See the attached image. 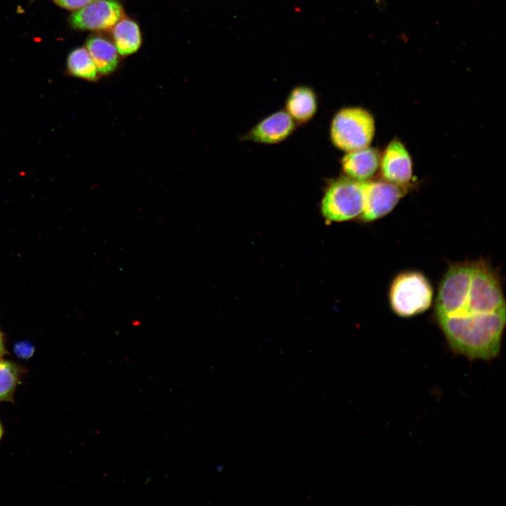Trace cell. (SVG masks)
<instances>
[{"label": "cell", "mask_w": 506, "mask_h": 506, "mask_svg": "<svg viewBox=\"0 0 506 506\" xmlns=\"http://www.w3.org/2000/svg\"><path fill=\"white\" fill-rule=\"evenodd\" d=\"M380 157L379 151L370 146L348 152L341 160L342 171L354 180L369 181L379 169Z\"/></svg>", "instance_id": "9c48e42d"}, {"label": "cell", "mask_w": 506, "mask_h": 506, "mask_svg": "<svg viewBox=\"0 0 506 506\" xmlns=\"http://www.w3.org/2000/svg\"><path fill=\"white\" fill-rule=\"evenodd\" d=\"M31 1H35V0H31Z\"/></svg>", "instance_id": "d6986e66"}, {"label": "cell", "mask_w": 506, "mask_h": 506, "mask_svg": "<svg viewBox=\"0 0 506 506\" xmlns=\"http://www.w3.org/2000/svg\"><path fill=\"white\" fill-rule=\"evenodd\" d=\"M20 372L14 363L0 359V401L13 398Z\"/></svg>", "instance_id": "5bb4252c"}, {"label": "cell", "mask_w": 506, "mask_h": 506, "mask_svg": "<svg viewBox=\"0 0 506 506\" xmlns=\"http://www.w3.org/2000/svg\"><path fill=\"white\" fill-rule=\"evenodd\" d=\"M123 9L116 0H95L75 11L69 18L77 30L98 31L112 28L122 18Z\"/></svg>", "instance_id": "8992f818"}, {"label": "cell", "mask_w": 506, "mask_h": 506, "mask_svg": "<svg viewBox=\"0 0 506 506\" xmlns=\"http://www.w3.org/2000/svg\"><path fill=\"white\" fill-rule=\"evenodd\" d=\"M112 35L119 54L127 56L135 53L141 46V35L137 23L122 18L113 27Z\"/></svg>", "instance_id": "7c38bea8"}, {"label": "cell", "mask_w": 506, "mask_h": 506, "mask_svg": "<svg viewBox=\"0 0 506 506\" xmlns=\"http://www.w3.org/2000/svg\"><path fill=\"white\" fill-rule=\"evenodd\" d=\"M6 353V349L4 345V340L3 334L0 330V359L4 356Z\"/></svg>", "instance_id": "e0dca14e"}, {"label": "cell", "mask_w": 506, "mask_h": 506, "mask_svg": "<svg viewBox=\"0 0 506 506\" xmlns=\"http://www.w3.org/2000/svg\"><path fill=\"white\" fill-rule=\"evenodd\" d=\"M2 434H3V428H2V426H1V423H0V439H1V436H2Z\"/></svg>", "instance_id": "ac0fdd59"}, {"label": "cell", "mask_w": 506, "mask_h": 506, "mask_svg": "<svg viewBox=\"0 0 506 506\" xmlns=\"http://www.w3.org/2000/svg\"><path fill=\"white\" fill-rule=\"evenodd\" d=\"M434 288L421 271L405 270L392 279L388 300L391 311L402 318H410L429 310L434 303Z\"/></svg>", "instance_id": "7a4b0ae2"}, {"label": "cell", "mask_w": 506, "mask_h": 506, "mask_svg": "<svg viewBox=\"0 0 506 506\" xmlns=\"http://www.w3.org/2000/svg\"><path fill=\"white\" fill-rule=\"evenodd\" d=\"M67 69L72 75L81 79L96 81L98 78V70L86 47L77 48L70 53Z\"/></svg>", "instance_id": "4fadbf2b"}, {"label": "cell", "mask_w": 506, "mask_h": 506, "mask_svg": "<svg viewBox=\"0 0 506 506\" xmlns=\"http://www.w3.org/2000/svg\"><path fill=\"white\" fill-rule=\"evenodd\" d=\"M16 353L19 356H20L22 358H28L30 357L32 352L33 349L30 348L28 345H25L24 344L18 345L15 348Z\"/></svg>", "instance_id": "2e32d148"}, {"label": "cell", "mask_w": 506, "mask_h": 506, "mask_svg": "<svg viewBox=\"0 0 506 506\" xmlns=\"http://www.w3.org/2000/svg\"><path fill=\"white\" fill-rule=\"evenodd\" d=\"M433 319L453 353L470 361L497 358L506 325L499 270L482 257L449 262L434 299Z\"/></svg>", "instance_id": "6da1fadb"}, {"label": "cell", "mask_w": 506, "mask_h": 506, "mask_svg": "<svg viewBox=\"0 0 506 506\" xmlns=\"http://www.w3.org/2000/svg\"><path fill=\"white\" fill-rule=\"evenodd\" d=\"M95 0H54L58 6L75 11L79 10Z\"/></svg>", "instance_id": "9a60e30c"}, {"label": "cell", "mask_w": 506, "mask_h": 506, "mask_svg": "<svg viewBox=\"0 0 506 506\" xmlns=\"http://www.w3.org/2000/svg\"><path fill=\"white\" fill-rule=\"evenodd\" d=\"M86 48L99 74H108L115 71L119 62V53L110 41L103 37L92 36L86 40Z\"/></svg>", "instance_id": "8fae6325"}, {"label": "cell", "mask_w": 506, "mask_h": 506, "mask_svg": "<svg viewBox=\"0 0 506 506\" xmlns=\"http://www.w3.org/2000/svg\"><path fill=\"white\" fill-rule=\"evenodd\" d=\"M318 108L317 97L313 89L306 86L293 89L285 103V111L298 123L310 120Z\"/></svg>", "instance_id": "30bf717a"}, {"label": "cell", "mask_w": 506, "mask_h": 506, "mask_svg": "<svg viewBox=\"0 0 506 506\" xmlns=\"http://www.w3.org/2000/svg\"><path fill=\"white\" fill-rule=\"evenodd\" d=\"M379 169L383 180L405 186L413 177V161L404 144L394 138L380 157Z\"/></svg>", "instance_id": "52a82bcc"}, {"label": "cell", "mask_w": 506, "mask_h": 506, "mask_svg": "<svg viewBox=\"0 0 506 506\" xmlns=\"http://www.w3.org/2000/svg\"><path fill=\"white\" fill-rule=\"evenodd\" d=\"M404 186L383 179L367 181L364 184V205L358 219L370 223L389 214L405 195Z\"/></svg>", "instance_id": "5b68a950"}, {"label": "cell", "mask_w": 506, "mask_h": 506, "mask_svg": "<svg viewBox=\"0 0 506 506\" xmlns=\"http://www.w3.org/2000/svg\"><path fill=\"white\" fill-rule=\"evenodd\" d=\"M375 132L372 114L361 107H346L334 115L330 128L332 144L346 153L370 146Z\"/></svg>", "instance_id": "3957f363"}, {"label": "cell", "mask_w": 506, "mask_h": 506, "mask_svg": "<svg viewBox=\"0 0 506 506\" xmlns=\"http://www.w3.org/2000/svg\"><path fill=\"white\" fill-rule=\"evenodd\" d=\"M364 184L346 176L332 181L321 200L323 216L335 222L358 219L364 205Z\"/></svg>", "instance_id": "277c9868"}, {"label": "cell", "mask_w": 506, "mask_h": 506, "mask_svg": "<svg viewBox=\"0 0 506 506\" xmlns=\"http://www.w3.org/2000/svg\"><path fill=\"white\" fill-rule=\"evenodd\" d=\"M295 122L284 110L261 119L242 137V140L275 144L285 140L294 130Z\"/></svg>", "instance_id": "ba28073f"}]
</instances>
